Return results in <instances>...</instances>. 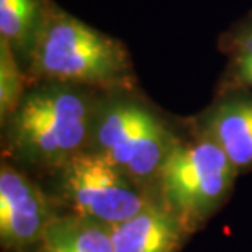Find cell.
Instances as JSON below:
<instances>
[{"label": "cell", "instance_id": "9c48e42d", "mask_svg": "<svg viewBox=\"0 0 252 252\" xmlns=\"http://www.w3.org/2000/svg\"><path fill=\"white\" fill-rule=\"evenodd\" d=\"M36 252H113L110 226L61 211Z\"/></svg>", "mask_w": 252, "mask_h": 252}, {"label": "cell", "instance_id": "3957f363", "mask_svg": "<svg viewBox=\"0 0 252 252\" xmlns=\"http://www.w3.org/2000/svg\"><path fill=\"white\" fill-rule=\"evenodd\" d=\"M184 133L138 89L112 90L102 94L87 151L156 195L160 169Z\"/></svg>", "mask_w": 252, "mask_h": 252}, {"label": "cell", "instance_id": "7c38bea8", "mask_svg": "<svg viewBox=\"0 0 252 252\" xmlns=\"http://www.w3.org/2000/svg\"><path fill=\"white\" fill-rule=\"evenodd\" d=\"M27 89L28 79L22 64L10 44L0 38V125L17 110Z\"/></svg>", "mask_w": 252, "mask_h": 252}, {"label": "cell", "instance_id": "8fae6325", "mask_svg": "<svg viewBox=\"0 0 252 252\" xmlns=\"http://www.w3.org/2000/svg\"><path fill=\"white\" fill-rule=\"evenodd\" d=\"M218 49L224 54L226 67L216 89L252 90V10L220 34Z\"/></svg>", "mask_w": 252, "mask_h": 252}, {"label": "cell", "instance_id": "ba28073f", "mask_svg": "<svg viewBox=\"0 0 252 252\" xmlns=\"http://www.w3.org/2000/svg\"><path fill=\"white\" fill-rule=\"evenodd\" d=\"M193 233L159 198L133 218L110 226L113 252H180Z\"/></svg>", "mask_w": 252, "mask_h": 252}, {"label": "cell", "instance_id": "6da1fadb", "mask_svg": "<svg viewBox=\"0 0 252 252\" xmlns=\"http://www.w3.org/2000/svg\"><path fill=\"white\" fill-rule=\"evenodd\" d=\"M102 90L61 82L30 84L2 123V159L36 179L89 149Z\"/></svg>", "mask_w": 252, "mask_h": 252}, {"label": "cell", "instance_id": "30bf717a", "mask_svg": "<svg viewBox=\"0 0 252 252\" xmlns=\"http://www.w3.org/2000/svg\"><path fill=\"white\" fill-rule=\"evenodd\" d=\"M46 0H0V38L5 39L22 64L41 25Z\"/></svg>", "mask_w": 252, "mask_h": 252}, {"label": "cell", "instance_id": "7a4b0ae2", "mask_svg": "<svg viewBox=\"0 0 252 252\" xmlns=\"http://www.w3.org/2000/svg\"><path fill=\"white\" fill-rule=\"evenodd\" d=\"M23 70L28 85L61 82L102 92L138 89L126 44L65 12L53 0H46Z\"/></svg>", "mask_w": 252, "mask_h": 252}, {"label": "cell", "instance_id": "8992f818", "mask_svg": "<svg viewBox=\"0 0 252 252\" xmlns=\"http://www.w3.org/2000/svg\"><path fill=\"white\" fill-rule=\"evenodd\" d=\"M61 208L39 180L10 160L0 165L2 252H36Z\"/></svg>", "mask_w": 252, "mask_h": 252}, {"label": "cell", "instance_id": "5b68a950", "mask_svg": "<svg viewBox=\"0 0 252 252\" xmlns=\"http://www.w3.org/2000/svg\"><path fill=\"white\" fill-rule=\"evenodd\" d=\"M49 187L59 208L105 226H115L158 200L102 156L85 151L49 174Z\"/></svg>", "mask_w": 252, "mask_h": 252}, {"label": "cell", "instance_id": "52a82bcc", "mask_svg": "<svg viewBox=\"0 0 252 252\" xmlns=\"http://www.w3.org/2000/svg\"><path fill=\"white\" fill-rule=\"evenodd\" d=\"M187 125L218 144L239 174L252 170V90L216 89L213 102Z\"/></svg>", "mask_w": 252, "mask_h": 252}, {"label": "cell", "instance_id": "277c9868", "mask_svg": "<svg viewBox=\"0 0 252 252\" xmlns=\"http://www.w3.org/2000/svg\"><path fill=\"white\" fill-rule=\"evenodd\" d=\"M238 175L223 149L187 125L160 169L156 195L196 231L229 200Z\"/></svg>", "mask_w": 252, "mask_h": 252}]
</instances>
